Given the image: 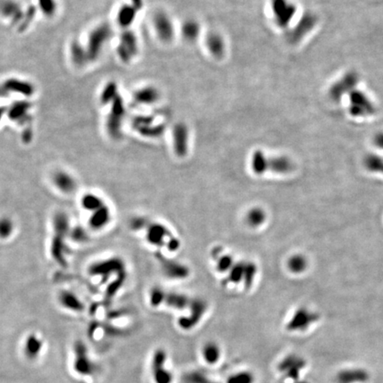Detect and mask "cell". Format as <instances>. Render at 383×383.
Listing matches in <instances>:
<instances>
[{"label":"cell","mask_w":383,"mask_h":383,"mask_svg":"<svg viewBox=\"0 0 383 383\" xmlns=\"http://www.w3.org/2000/svg\"><path fill=\"white\" fill-rule=\"evenodd\" d=\"M71 54H72V59L75 63L78 66L84 65L89 60L87 52L84 47H82V45L78 42H74L72 44Z\"/></svg>","instance_id":"42"},{"label":"cell","mask_w":383,"mask_h":383,"mask_svg":"<svg viewBox=\"0 0 383 383\" xmlns=\"http://www.w3.org/2000/svg\"><path fill=\"white\" fill-rule=\"evenodd\" d=\"M38 4L42 12L46 16H52L56 10V4L54 0H38Z\"/></svg>","instance_id":"48"},{"label":"cell","mask_w":383,"mask_h":383,"mask_svg":"<svg viewBox=\"0 0 383 383\" xmlns=\"http://www.w3.org/2000/svg\"><path fill=\"white\" fill-rule=\"evenodd\" d=\"M160 93L154 86H146L135 91L133 101L139 105L154 104L158 101Z\"/></svg>","instance_id":"23"},{"label":"cell","mask_w":383,"mask_h":383,"mask_svg":"<svg viewBox=\"0 0 383 383\" xmlns=\"http://www.w3.org/2000/svg\"><path fill=\"white\" fill-rule=\"evenodd\" d=\"M291 161L285 156L268 158V171L278 174H286L292 171Z\"/></svg>","instance_id":"26"},{"label":"cell","mask_w":383,"mask_h":383,"mask_svg":"<svg viewBox=\"0 0 383 383\" xmlns=\"http://www.w3.org/2000/svg\"><path fill=\"white\" fill-rule=\"evenodd\" d=\"M206 45L214 57L221 58L225 54V40L220 34L217 32L208 33L206 38Z\"/></svg>","instance_id":"24"},{"label":"cell","mask_w":383,"mask_h":383,"mask_svg":"<svg viewBox=\"0 0 383 383\" xmlns=\"http://www.w3.org/2000/svg\"><path fill=\"white\" fill-rule=\"evenodd\" d=\"M183 381L184 383H219L208 376L206 373L197 370L185 373L183 376Z\"/></svg>","instance_id":"34"},{"label":"cell","mask_w":383,"mask_h":383,"mask_svg":"<svg viewBox=\"0 0 383 383\" xmlns=\"http://www.w3.org/2000/svg\"><path fill=\"white\" fill-rule=\"evenodd\" d=\"M173 148L178 157H185L188 151L189 132L187 126L183 123H178L172 131Z\"/></svg>","instance_id":"16"},{"label":"cell","mask_w":383,"mask_h":383,"mask_svg":"<svg viewBox=\"0 0 383 383\" xmlns=\"http://www.w3.org/2000/svg\"><path fill=\"white\" fill-rule=\"evenodd\" d=\"M0 10L6 16L10 17L14 20H19L21 18L20 7L13 1H5L1 4Z\"/></svg>","instance_id":"36"},{"label":"cell","mask_w":383,"mask_h":383,"mask_svg":"<svg viewBox=\"0 0 383 383\" xmlns=\"http://www.w3.org/2000/svg\"><path fill=\"white\" fill-rule=\"evenodd\" d=\"M74 367L77 373L81 375L91 376L97 372L98 367L88 356L87 349L82 342H78L75 346Z\"/></svg>","instance_id":"6"},{"label":"cell","mask_w":383,"mask_h":383,"mask_svg":"<svg viewBox=\"0 0 383 383\" xmlns=\"http://www.w3.org/2000/svg\"><path fill=\"white\" fill-rule=\"evenodd\" d=\"M5 111H6V109L4 108H0V119L2 118V116H3L4 114H5Z\"/></svg>","instance_id":"56"},{"label":"cell","mask_w":383,"mask_h":383,"mask_svg":"<svg viewBox=\"0 0 383 383\" xmlns=\"http://www.w3.org/2000/svg\"><path fill=\"white\" fill-rule=\"evenodd\" d=\"M257 273V266L255 262H245V269H244V275H243V284L244 288L247 290L251 289L253 286V283L255 279V276Z\"/></svg>","instance_id":"37"},{"label":"cell","mask_w":383,"mask_h":383,"mask_svg":"<svg viewBox=\"0 0 383 383\" xmlns=\"http://www.w3.org/2000/svg\"><path fill=\"white\" fill-rule=\"evenodd\" d=\"M111 27L108 23L101 24L91 31L86 50L90 61H95L99 57L103 45L111 37Z\"/></svg>","instance_id":"1"},{"label":"cell","mask_w":383,"mask_h":383,"mask_svg":"<svg viewBox=\"0 0 383 383\" xmlns=\"http://www.w3.org/2000/svg\"><path fill=\"white\" fill-rule=\"evenodd\" d=\"M155 30L159 38L163 42H170L174 37V25L168 14L159 11L153 19Z\"/></svg>","instance_id":"14"},{"label":"cell","mask_w":383,"mask_h":383,"mask_svg":"<svg viewBox=\"0 0 383 383\" xmlns=\"http://www.w3.org/2000/svg\"><path fill=\"white\" fill-rule=\"evenodd\" d=\"M154 118L149 115H139L133 118L132 127L139 134L148 138H158L164 133L163 125H154Z\"/></svg>","instance_id":"8"},{"label":"cell","mask_w":383,"mask_h":383,"mask_svg":"<svg viewBox=\"0 0 383 383\" xmlns=\"http://www.w3.org/2000/svg\"><path fill=\"white\" fill-rule=\"evenodd\" d=\"M319 318L317 313H312L305 308H300L294 313L292 318L286 324V330H289V332L304 331L312 324L316 322Z\"/></svg>","instance_id":"12"},{"label":"cell","mask_w":383,"mask_h":383,"mask_svg":"<svg viewBox=\"0 0 383 383\" xmlns=\"http://www.w3.org/2000/svg\"><path fill=\"white\" fill-rule=\"evenodd\" d=\"M157 259L161 265V270L165 275L172 279H186L190 274V270L184 264L169 259L163 255H157Z\"/></svg>","instance_id":"13"},{"label":"cell","mask_w":383,"mask_h":383,"mask_svg":"<svg viewBox=\"0 0 383 383\" xmlns=\"http://www.w3.org/2000/svg\"><path fill=\"white\" fill-rule=\"evenodd\" d=\"M373 143L378 148L383 149V132H380V133H378V134L374 136Z\"/></svg>","instance_id":"53"},{"label":"cell","mask_w":383,"mask_h":383,"mask_svg":"<svg viewBox=\"0 0 383 383\" xmlns=\"http://www.w3.org/2000/svg\"><path fill=\"white\" fill-rule=\"evenodd\" d=\"M349 110L355 117H366L375 113V107L364 92L354 90L350 93Z\"/></svg>","instance_id":"5"},{"label":"cell","mask_w":383,"mask_h":383,"mask_svg":"<svg viewBox=\"0 0 383 383\" xmlns=\"http://www.w3.org/2000/svg\"><path fill=\"white\" fill-rule=\"evenodd\" d=\"M13 231V225L8 219H2L0 221V237L7 238Z\"/></svg>","instance_id":"50"},{"label":"cell","mask_w":383,"mask_h":383,"mask_svg":"<svg viewBox=\"0 0 383 383\" xmlns=\"http://www.w3.org/2000/svg\"><path fill=\"white\" fill-rule=\"evenodd\" d=\"M190 302H191V299L188 296L181 293L172 292V291L165 292L163 304L172 309H178V310L188 309Z\"/></svg>","instance_id":"22"},{"label":"cell","mask_w":383,"mask_h":383,"mask_svg":"<svg viewBox=\"0 0 383 383\" xmlns=\"http://www.w3.org/2000/svg\"><path fill=\"white\" fill-rule=\"evenodd\" d=\"M251 169L255 175L260 176L268 172V158L264 152L256 150L251 158Z\"/></svg>","instance_id":"28"},{"label":"cell","mask_w":383,"mask_h":383,"mask_svg":"<svg viewBox=\"0 0 383 383\" xmlns=\"http://www.w3.org/2000/svg\"><path fill=\"white\" fill-rule=\"evenodd\" d=\"M82 204L84 208L91 211H95L105 205L103 201L94 195H87L84 196L82 201Z\"/></svg>","instance_id":"45"},{"label":"cell","mask_w":383,"mask_h":383,"mask_svg":"<svg viewBox=\"0 0 383 383\" xmlns=\"http://www.w3.org/2000/svg\"><path fill=\"white\" fill-rule=\"evenodd\" d=\"M131 6L134 7L137 9V11L141 10L142 8H143V6H144L143 0H131Z\"/></svg>","instance_id":"55"},{"label":"cell","mask_w":383,"mask_h":383,"mask_svg":"<svg viewBox=\"0 0 383 383\" xmlns=\"http://www.w3.org/2000/svg\"><path fill=\"white\" fill-rule=\"evenodd\" d=\"M36 10H35V7H31L28 10L27 14H25V20L20 23V31H23L26 28L28 27L29 23L31 22V20L33 19L34 15H35Z\"/></svg>","instance_id":"52"},{"label":"cell","mask_w":383,"mask_h":383,"mask_svg":"<svg viewBox=\"0 0 383 383\" xmlns=\"http://www.w3.org/2000/svg\"><path fill=\"white\" fill-rule=\"evenodd\" d=\"M138 51V39L136 35L129 30L123 31L117 47L119 58L124 62H129L137 55Z\"/></svg>","instance_id":"7"},{"label":"cell","mask_w":383,"mask_h":383,"mask_svg":"<svg viewBox=\"0 0 383 383\" xmlns=\"http://www.w3.org/2000/svg\"><path fill=\"white\" fill-rule=\"evenodd\" d=\"M255 377L250 371H241L227 378L225 383H255Z\"/></svg>","instance_id":"43"},{"label":"cell","mask_w":383,"mask_h":383,"mask_svg":"<svg viewBox=\"0 0 383 383\" xmlns=\"http://www.w3.org/2000/svg\"><path fill=\"white\" fill-rule=\"evenodd\" d=\"M369 379V374L366 370L346 369L341 371L336 375V381L338 383H362Z\"/></svg>","instance_id":"21"},{"label":"cell","mask_w":383,"mask_h":383,"mask_svg":"<svg viewBox=\"0 0 383 383\" xmlns=\"http://www.w3.org/2000/svg\"><path fill=\"white\" fill-rule=\"evenodd\" d=\"M188 309H190L189 315L180 317L178 320V326L184 331L194 329L201 322L207 312L208 304L203 299L195 298L191 299Z\"/></svg>","instance_id":"3"},{"label":"cell","mask_w":383,"mask_h":383,"mask_svg":"<svg viewBox=\"0 0 383 383\" xmlns=\"http://www.w3.org/2000/svg\"><path fill=\"white\" fill-rule=\"evenodd\" d=\"M234 265V259L232 255L228 254L220 255L219 258L217 260V270L218 272H228Z\"/></svg>","instance_id":"47"},{"label":"cell","mask_w":383,"mask_h":383,"mask_svg":"<svg viewBox=\"0 0 383 383\" xmlns=\"http://www.w3.org/2000/svg\"><path fill=\"white\" fill-rule=\"evenodd\" d=\"M112 104L111 111L107 121V129L112 138H118L122 135V125L125 114V104L120 95L112 101Z\"/></svg>","instance_id":"4"},{"label":"cell","mask_w":383,"mask_h":383,"mask_svg":"<svg viewBox=\"0 0 383 383\" xmlns=\"http://www.w3.org/2000/svg\"><path fill=\"white\" fill-rule=\"evenodd\" d=\"M222 252V247H215L212 249L211 256L217 261L219 258V256L223 255Z\"/></svg>","instance_id":"54"},{"label":"cell","mask_w":383,"mask_h":383,"mask_svg":"<svg viewBox=\"0 0 383 383\" xmlns=\"http://www.w3.org/2000/svg\"><path fill=\"white\" fill-rule=\"evenodd\" d=\"M266 220V213L262 208L255 207L250 208L246 215V222L250 227H259L264 225Z\"/></svg>","instance_id":"32"},{"label":"cell","mask_w":383,"mask_h":383,"mask_svg":"<svg viewBox=\"0 0 383 383\" xmlns=\"http://www.w3.org/2000/svg\"><path fill=\"white\" fill-rule=\"evenodd\" d=\"M30 108H31V104L28 102H25V101L17 102L11 107L8 111V115L12 120L20 122V124H24L25 123L24 120L27 117V113Z\"/></svg>","instance_id":"31"},{"label":"cell","mask_w":383,"mask_h":383,"mask_svg":"<svg viewBox=\"0 0 383 383\" xmlns=\"http://www.w3.org/2000/svg\"><path fill=\"white\" fill-rule=\"evenodd\" d=\"M54 182L55 185L65 193H70L76 186L73 178H71L70 176L67 175L66 173H59L55 175Z\"/></svg>","instance_id":"39"},{"label":"cell","mask_w":383,"mask_h":383,"mask_svg":"<svg viewBox=\"0 0 383 383\" xmlns=\"http://www.w3.org/2000/svg\"><path fill=\"white\" fill-rule=\"evenodd\" d=\"M317 23V17L315 14L307 12L300 19L298 23L296 24L292 30L289 31L286 35V38L290 44H296L303 39L309 31H313Z\"/></svg>","instance_id":"9"},{"label":"cell","mask_w":383,"mask_h":383,"mask_svg":"<svg viewBox=\"0 0 383 383\" xmlns=\"http://www.w3.org/2000/svg\"><path fill=\"white\" fill-rule=\"evenodd\" d=\"M149 224H150V221L148 219L142 218V217H137L131 219L130 226L134 231H140V230H146Z\"/></svg>","instance_id":"49"},{"label":"cell","mask_w":383,"mask_h":383,"mask_svg":"<svg viewBox=\"0 0 383 383\" xmlns=\"http://www.w3.org/2000/svg\"><path fill=\"white\" fill-rule=\"evenodd\" d=\"M17 92L25 96H31L34 93V87L31 84L18 79H10L0 86V98Z\"/></svg>","instance_id":"20"},{"label":"cell","mask_w":383,"mask_h":383,"mask_svg":"<svg viewBox=\"0 0 383 383\" xmlns=\"http://www.w3.org/2000/svg\"><path fill=\"white\" fill-rule=\"evenodd\" d=\"M43 343L37 336L31 334L29 336L25 343V354L30 360L36 358L41 351Z\"/></svg>","instance_id":"33"},{"label":"cell","mask_w":383,"mask_h":383,"mask_svg":"<svg viewBox=\"0 0 383 383\" xmlns=\"http://www.w3.org/2000/svg\"><path fill=\"white\" fill-rule=\"evenodd\" d=\"M165 292L164 289L155 286L150 290L149 293V303L153 307H159V306L163 304V300H164Z\"/></svg>","instance_id":"46"},{"label":"cell","mask_w":383,"mask_h":383,"mask_svg":"<svg viewBox=\"0 0 383 383\" xmlns=\"http://www.w3.org/2000/svg\"><path fill=\"white\" fill-rule=\"evenodd\" d=\"M138 11L131 5H124L120 7L117 14V22L122 28L127 29L133 23Z\"/></svg>","instance_id":"27"},{"label":"cell","mask_w":383,"mask_h":383,"mask_svg":"<svg viewBox=\"0 0 383 383\" xmlns=\"http://www.w3.org/2000/svg\"><path fill=\"white\" fill-rule=\"evenodd\" d=\"M180 245H181L180 241H179L178 238H176L175 236L173 235L172 236L170 239H168L167 242H166V245H165V247L167 248L169 251H171V252H175V251H178V249H179Z\"/></svg>","instance_id":"51"},{"label":"cell","mask_w":383,"mask_h":383,"mask_svg":"<svg viewBox=\"0 0 383 383\" xmlns=\"http://www.w3.org/2000/svg\"><path fill=\"white\" fill-rule=\"evenodd\" d=\"M125 265L122 259L114 257L108 259L107 261L96 264L92 266L90 269V272L93 275H101L103 277H108L111 273L119 274L121 272H125Z\"/></svg>","instance_id":"18"},{"label":"cell","mask_w":383,"mask_h":383,"mask_svg":"<svg viewBox=\"0 0 383 383\" xmlns=\"http://www.w3.org/2000/svg\"><path fill=\"white\" fill-rule=\"evenodd\" d=\"M364 164L369 172L383 174V159L379 155L373 154L367 155L364 160Z\"/></svg>","instance_id":"38"},{"label":"cell","mask_w":383,"mask_h":383,"mask_svg":"<svg viewBox=\"0 0 383 383\" xmlns=\"http://www.w3.org/2000/svg\"><path fill=\"white\" fill-rule=\"evenodd\" d=\"M110 220V210L107 206H102L101 208L95 210L90 219V225L93 229H101L105 225H108Z\"/></svg>","instance_id":"29"},{"label":"cell","mask_w":383,"mask_h":383,"mask_svg":"<svg viewBox=\"0 0 383 383\" xmlns=\"http://www.w3.org/2000/svg\"><path fill=\"white\" fill-rule=\"evenodd\" d=\"M272 10L277 25L285 28L296 14V7L289 0H272Z\"/></svg>","instance_id":"10"},{"label":"cell","mask_w":383,"mask_h":383,"mask_svg":"<svg viewBox=\"0 0 383 383\" xmlns=\"http://www.w3.org/2000/svg\"><path fill=\"white\" fill-rule=\"evenodd\" d=\"M61 302L66 308L75 310V312H80L84 309L83 303H81L80 301L70 293H62L61 296Z\"/></svg>","instance_id":"40"},{"label":"cell","mask_w":383,"mask_h":383,"mask_svg":"<svg viewBox=\"0 0 383 383\" xmlns=\"http://www.w3.org/2000/svg\"><path fill=\"white\" fill-rule=\"evenodd\" d=\"M118 95L119 94H118L117 85L114 82H110L105 86L104 90L101 93V102L103 104L112 103V101H114Z\"/></svg>","instance_id":"44"},{"label":"cell","mask_w":383,"mask_h":383,"mask_svg":"<svg viewBox=\"0 0 383 383\" xmlns=\"http://www.w3.org/2000/svg\"><path fill=\"white\" fill-rule=\"evenodd\" d=\"M245 262V261L234 262V265L228 272L227 280L229 282L233 283V284H239L240 282H242L243 280V275H244Z\"/></svg>","instance_id":"35"},{"label":"cell","mask_w":383,"mask_h":383,"mask_svg":"<svg viewBox=\"0 0 383 383\" xmlns=\"http://www.w3.org/2000/svg\"><path fill=\"white\" fill-rule=\"evenodd\" d=\"M168 360L167 352L163 349H157L152 356V377L155 383H172L173 373L166 367Z\"/></svg>","instance_id":"2"},{"label":"cell","mask_w":383,"mask_h":383,"mask_svg":"<svg viewBox=\"0 0 383 383\" xmlns=\"http://www.w3.org/2000/svg\"><path fill=\"white\" fill-rule=\"evenodd\" d=\"M305 367L303 358L295 355H289L279 363V370L290 379L296 380L299 377L301 370Z\"/></svg>","instance_id":"19"},{"label":"cell","mask_w":383,"mask_h":383,"mask_svg":"<svg viewBox=\"0 0 383 383\" xmlns=\"http://www.w3.org/2000/svg\"><path fill=\"white\" fill-rule=\"evenodd\" d=\"M222 351L221 348L215 342L206 343L202 349V356L205 363L208 365H216L221 358Z\"/></svg>","instance_id":"25"},{"label":"cell","mask_w":383,"mask_h":383,"mask_svg":"<svg viewBox=\"0 0 383 383\" xmlns=\"http://www.w3.org/2000/svg\"><path fill=\"white\" fill-rule=\"evenodd\" d=\"M55 229H56V237L54 238L53 244V255L54 258L63 265L65 262L63 255V239L65 232L67 230V219L65 216H58L55 219Z\"/></svg>","instance_id":"17"},{"label":"cell","mask_w":383,"mask_h":383,"mask_svg":"<svg viewBox=\"0 0 383 383\" xmlns=\"http://www.w3.org/2000/svg\"><path fill=\"white\" fill-rule=\"evenodd\" d=\"M288 267L293 273H302L307 267V261L302 255H293L288 261Z\"/></svg>","instance_id":"41"},{"label":"cell","mask_w":383,"mask_h":383,"mask_svg":"<svg viewBox=\"0 0 383 383\" xmlns=\"http://www.w3.org/2000/svg\"><path fill=\"white\" fill-rule=\"evenodd\" d=\"M200 31H201V26L197 20L189 19V20H185L184 23L182 24V36L185 40L189 41V42L195 41L200 35Z\"/></svg>","instance_id":"30"},{"label":"cell","mask_w":383,"mask_h":383,"mask_svg":"<svg viewBox=\"0 0 383 383\" xmlns=\"http://www.w3.org/2000/svg\"><path fill=\"white\" fill-rule=\"evenodd\" d=\"M173 236L171 231L161 223L150 222L146 229V238L151 245L162 248L166 245L165 239H170Z\"/></svg>","instance_id":"15"},{"label":"cell","mask_w":383,"mask_h":383,"mask_svg":"<svg viewBox=\"0 0 383 383\" xmlns=\"http://www.w3.org/2000/svg\"><path fill=\"white\" fill-rule=\"evenodd\" d=\"M358 80L360 78L356 72H348L331 87L329 91L330 97L333 101H339L344 95L354 91Z\"/></svg>","instance_id":"11"}]
</instances>
